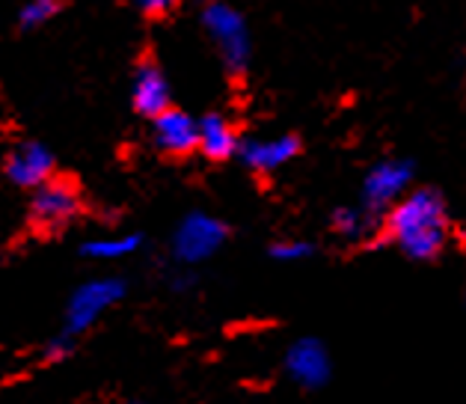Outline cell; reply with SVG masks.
<instances>
[{"mask_svg": "<svg viewBox=\"0 0 466 404\" xmlns=\"http://www.w3.org/2000/svg\"><path fill=\"white\" fill-rule=\"evenodd\" d=\"M383 227L390 241L413 262L437 259L449 238V211L437 190L404 194L386 211Z\"/></svg>", "mask_w": 466, "mask_h": 404, "instance_id": "cell-1", "label": "cell"}, {"mask_svg": "<svg viewBox=\"0 0 466 404\" xmlns=\"http://www.w3.org/2000/svg\"><path fill=\"white\" fill-rule=\"evenodd\" d=\"M202 25H206L211 42L218 45L226 69L235 75L244 72L249 63V33L241 13L220 4V0H214V4L206 6V13H202Z\"/></svg>", "mask_w": 466, "mask_h": 404, "instance_id": "cell-2", "label": "cell"}, {"mask_svg": "<svg viewBox=\"0 0 466 404\" xmlns=\"http://www.w3.org/2000/svg\"><path fill=\"white\" fill-rule=\"evenodd\" d=\"M410 178H413L410 161H398V158L378 161L369 170L366 182H362V208L369 215H386L407 194Z\"/></svg>", "mask_w": 466, "mask_h": 404, "instance_id": "cell-3", "label": "cell"}, {"mask_svg": "<svg viewBox=\"0 0 466 404\" xmlns=\"http://www.w3.org/2000/svg\"><path fill=\"white\" fill-rule=\"evenodd\" d=\"M125 295V283L116 277H105V279H89L86 286H81L69 300V330L81 333L89 324H96L101 318V312L110 309L113 303Z\"/></svg>", "mask_w": 466, "mask_h": 404, "instance_id": "cell-4", "label": "cell"}, {"mask_svg": "<svg viewBox=\"0 0 466 404\" xmlns=\"http://www.w3.org/2000/svg\"><path fill=\"white\" fill-rule=\"evenodd\" d=\"M286 372L303 389H321L333 375V360H329L327 345L315 336L298 339L286 354Z\"/></svg>", "mask_w": 466, "mask_h": 404, "instance_id": "cell-5", "label": "cell"}, {"mask_svg": "<svg viewBox=\"0 0 466 404\" xmlns=\"http://www.w3.org/2000/svg\"><path fill=\"white\" fill-rule=\"evenodd\" d=\"M226 241V227L211 215H190L176 232V256L181 262H202L220 250Z\"/></svg>", "mask_w": 466, "mask_h": 404, "instance_id": "cell-6", "label": "cell"}, {"mask_svg": "<svg viewBox=\"0 0 466 404\" xmlns=\"http://www.w3.org/2000/svg\"><path fill=\"white\" fill-rule=\"evenodd\" d=\"M77 211H81L77 190L66 182H45L36 190V197H33V217H36L42 227H63Z\"/></svg>", "mask_w": 466, "mask_h": 404, "instance_id": "cell-7", "label": "cell"}, {"mask_svg": "<svg viewBox=\"0 0 466 404\" xmlns=\"http://www.w3.org/2000/svg\"><path fill=\"white\" fill-rule=\"evenodd\" d=\"M244 164L256 173H274L279 167H286L294 155L300 152V140L291 137V134H282V137H265V140H247L238 146Z\"/></svg>", "mask_w": 466, "mask_h": 404, "instance_id": "cell-8", "label": "cell"}, {"mask_svg": "<svg viewBox=\"0 0 466 404\" xmlns=\"http://www.w3.org/2000/svg\"><path fill=\"white\" fill-rule=\"evenodd\" d=\"M155 143L169 155H187L199 149V122H193L185 110H164L155 116Z\"/></svg>", "mask_w": 466, "mask_h": 404, "instance_id": "cell-9", "label": "cell"}, {"mask_svg": "<svg viewBox=\"0 0 466 404\" xmlns=\"http://www.w3.org/2000/svg\"><path fill=\"white\" fill-rule=\"evenodd\" d=\"M51 170H54V155L39 143H25L21 149H15L6 167L9 178L21 187H42L48 182Z\"/></svg>", "mask_w": 466, "mask_h": 404, "instance_id": "cell-10", "label": "cell"}, {"mask_svg": "<svg viewBox=\"0 0 466 404\" xmlns=\"http://www.w3.org/2000/svg\"><path fill=\"white\" fill-rule=\"evenodd\" d=\"M131 96H134V107H137L143 116L155 119V116H161L164 110H169V84L155 63H143L137 69Z\"/></svg>", "mask_w": 466, "mask_h": 404, "instance_id": "cell-11", "label": "cell"}, {"mask_svg": "<svg viewBox=\"0 0 466 404\" xmlns=\"http://www.w3.org/2000/svg\"><path fill=\"white\" fill-rule=\"evenodd\" d=\"M238 134L220 114H208L199 122V149L208 155L211 161H226L238 152Z\"/></svg>", "mask_w": 466, "mask_h": 404, "instance_id": "cell-12", "label": "cell"}, {"mask_svg": "<svg viewBox=\"0 0 466 404\" xmlns=\"http://www.w3.org/2000/svg\"><path fill=\"white\" fill-rule=\"evenodd\" d=\"M140 247L137 235H125V238H98V241H89L84 247L86 256L93 259H122V256H131L134 250Z\"/></svg>", "mask_w": 466, "mask_h": 404, "instance_id": "cell-13", "label": "cell"}, {"mask_svg": "<svg viewBox=\"0 0 466 404\" xmlns=\"http://www.w3.org/2000/svg\"><path fill=\"white\" fill-rule=\"evenodd\" d=\"M374 215H369L366 208H339L333 215V229L348 241H357L360 235H366L369 223Z\"/></svg>", "mask_w": 466, "mask_h": 404, "instance_id": "cell-14", "label": "cell"}, {"mask_svg": "<svg viewBox=\"0 0 466 404\" xmlns=\"http://www.w3.org/2000/svg\"><path fill=\"white\" fill-rule=\"evenodd\" d=\"M312 253H315V247L300 238L279 241V244H274V250H270V256H274L277 262H306Z\"/></svg>", "mask_w": 466, "mask_h": 404, "instance_id": "cell-15", "label": "cell"}, {"mask_svg": "<svg viewBox=\"0 0 466 404\" xmlns=\"http://www.w3.org/2000/svg\"><path fill=\"white\" fill-rule=\"evenodd\" d=\"M56 9H60V0H27V6L21 9V25L39 27L56 13Z\"/></svg>", "mask_w": 466, "mask_h": 404, "instance_id": "cell-16", "label": "cell"}, {"mask_svg": "<svg viewBox=\"0 0 466 404\" xmlns=\"http://www.w3.org/2000/svg\"><path fill=\"white\" fill-rule=\"evenodd\" d=\"M140 4V9L143 13H149V15H164V13H169L178 0H137Z\"/></svg>", "mask_w": 466, "mask_h": 404, "instance_id": "cell-17", "label": "cell"}, {"mask_svg": "<svg viewBox=\"0 0 466 404\" xmlns=\"http://www.w3.org/2000/svg\"><path fill=\"white\" fill-rule=\"evenodd\" d=\"M66 351H69V345H66V342H54V345L48 348V357H54V360H60V357H63Z\"/></svg>", "mask_w": 466, "mask_h": 404, "instance_id": "cell-18", "label": "cell"}]
</instances>
